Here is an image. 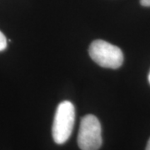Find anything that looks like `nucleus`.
<instances>
[{"label": "nucleus", "instance_id": "nucleus-3", "mask_svg": "<svg viewBox=\"0 0 150 150\" xmlns=\"http://www.w3.org/2000/svg\"><path fill=\"white\" fill-rule=\"evenodd\" d=\"M102 129L98 119L88 114L81 119L78 145L81 150H98L102 145Z\"/></svg>", "mask_w": 150, "mask_h": 150}, {"label": "nucleus", "instance_id": "nucleus-5", "mask_svg": "<svg viewBox=\"0 0 150 150\" xmlns=\"http://www.w3.org/2000/svg\"><path fill=\"white\" fill-rule=\"evenodd\" d=\"M140 4L144 7H150V0H140Z\"/></svg>", "mask_w": 150, "mask_h": 150}, {"label": "nucleus", "instance_id": "nucleus-4", "mask_svg": "<svg viewBox=\"0 0 150 150\" xmlns=\"http://www.w3.org/2000/svg\"><path fill=\"white\" fill-rule=\"evenodd\" d=\"M7 48V38L5 35L0 31V51H3Z\"/></svg>", "mask_w": 150, "mask_h": 150}, {"label": "nucleus", "instance_id": "nucleus-2", "mask_svg": "<svg viewBox=\"0 0 150 150\" xmlns=\"http://www.w3.org/2000/svg\"><path fill=\"white\" fill-rule=\"evenodd\" d=\"M89 56L103 68L116 69L123 63V54L120 48L104 40H94L88 48Z\"/></svg>", "mask_w": 150, "mask_h": 150}, {"label": "nucleus", "instance_id": "nucleus-6", "mask_svg": "<svg viewBox=\"0 0 150 150\" xmlns=\"http://www.w3.org/2000/svg\"><path fill=\"white\" fill-rule=\"evenodd\" d=\"M146 150H150V139H149V142H148V144H147Z\"/></svg>", "mask_w": 150, "mask_h": 150}, {"label": "nucleus", "instance_id": "nucleus-7", "mask_svg": "<svg viewBox=\"0 0 150 150\" xmlns=\"http://www.w3.org/2000/svg\"><path fill=\"white\" fill-rule=\"evenodd\" d=\"M149 83H150V73H149Z\"/></svg>", "mask_w": 150, "mask_h": 150}, {"label": "nucleus", "instance_id": "nucleus-1", "mask_svg": "<svg viewBox=\"0 0 150 150\" xmlns=\"http://www.w3.org/2000/svg\"><path fill=\"white\" fill-rule=\"evenodd\" d=\"M75 121V108L69 101L60 103L55 112L52 134L54 142L58 144L66 143L70 138Z\"/></svg>", "mask_w": 150, "mask_h": 150}]
</instances>
